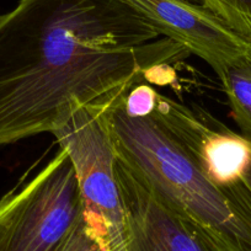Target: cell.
I'll use <instances>...</instances> for the list:
<instances>
[{"label":"cell","mask_w":251,"mask_h":251,"mask_svg":"<svg viewBox=\"0 0 251 251\" xmlns=\"http://www.w3.org/2000/svg\"><path fill=\"white\" fill-rule=\"evenodd\" d=\"M244 182L246 183V186H248V188L250 190V192H251V168L249 169V171L246 173L245 177H244Z\"/></svg>","instance_id":"cell-11"},{"label":"cell","mask_w":251,"mask_h":251,"mask_svg":"<svg viewBox=\"0 0 251 251\" xmlns=\"http://www.w3.org/2000/svg\"><path fill=\"white\" fill-rule=\"evenodd\" d=\"M161 37L195 54L221 76L251 54V42L191 0H126Z\"/></svg>","instance_id":"cell-5"},{"label":"cell","mask_w":251,"mask_h":251,"mask_svg":"<svg viewBox=\"0 0 251 251\" xmlns=\"http://www.w3.org/2000/svg\"><path fill=\"white\" fill-rule=\"evenodd\" d=\"M126 91L103 110L118 160L222 250L251 251V192L246 183H217L156 118L127 113Z\"/></svg>","instance_id":"cell-2"},{"label":"cell","mask_w":251,"mask_h":251,"mask_svg":"<svg viewBox=\"0 0 251 251\" xmlns=\"http://www.w3.org/2000/svg\"><path fill=\"white\" fill-rule=\"evenodd\" d=\"M84 213L68 154L58 153L0 200V251H57Z\"/></svg>","instance_id":"cell-3"},{"label":"cell","mask_w":251,"mask_h":251,"mask_svg":"<svg viewBox=\"0 0 251 251\" xmlns=\"http://www.w3.org/2000/svg\"><path fill=\"white\" fill-rule=\"evenodd\" d=\"M108 102L76 103L63 115L52 134L73 164L85 222L110 251H125V216L116 176L117 156L103 116Z\"/></svg>","instance_id":"cell-4"},{"label":"cell","mask_w":251,"mask_h":251,"mask_svg":"<svg viewBox=\"0 0 251 251\" xmlns=\"http://www.w3.org/2000/svg\"><path fill=\"white\" fill-rule=\"evenodd\" d=\"M190 53L126 0H20L0 14V147L50 132Z\"/></svg>","instance_id":"cell-1"},{"label":"cell","mask_w":251,"mask_h":251,"mask_svg":"<svg viewBox=\"0 0 251 251\" xmlns=\"http://www.w3.org/2000/svg\"><path fill=\"white\" fill-rule=\"evenodd\" d=\"M234 121L241 134L251 142V54L218 76Z\"/></svg>","instance_id":"cell-8"},{"label":"cell","mask_w":251,"mask_h":251,"mask_svg":"<svg viewBox=\"0 0 251 251\" xmlns=\"http://www.w3.org/2000/svg\"><path fill=\"white\" fill-rule=\"evenodd\" d=\"M116 176L125 216V251H223L118 159Z\"/></svg>","instance_id":"cell-6"},{"label":"cell","mask_w":251,"mask_h":251,"mask_svg":"<svg viewBox=\"0 0 251 251\" xmlns=\"http://www.w3.org/2000/svg\"><path fill=\"white\" fill-rule=\"evenodd\" d=\"M195 155L206 173L223 186L244 181L251 168V142L213 120L203 111L158 94L151 115Z\"/></svg>","instance_id":"cell-7"},{"label":"cell","mask_w":251,"mask_h":251,"mask_svg":"<svg viewBox=\"0 0 251 251\" xmlns=\"http://www.w3.org/2000/svg\"><path fill=\"white\" fill-rule=\"evenodd\" d=\"M191 1H195V3H196V1H199V0H191Z\"/></svg>","instance_id":"cell-12"},{"label":"cell","mask_w":251,"mask_h":251,"mask_svg":"<svg viewBox=\"0 0 251 251\" xmlns=\"http://www.w3.org/2000/svg\"><path fill=\"white\" fill-rule=\"evenodd\" d=\"M251 42V0H199Z\"/></svg>","instance_id":"cell-9"},{"label":"cell","mask_w":251,"mask_h":251,"mask_svg":"<svg viewBox=\"0 0 251 251\" xmlns=\"http://www.w3.org/2000/svg\"><path fill=\"white\" fill-rule=\"evenodd\" d=\"M57 251H110V249L90 228L83 216Z\"/></svg>","instance_id":"cell-10"}]
</instances>
